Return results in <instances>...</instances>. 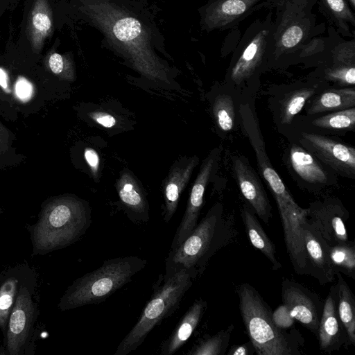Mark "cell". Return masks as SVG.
<instances>
[{
  "label": "cell",
  "instance_id": "6da1fadb",
  "mask_svg": "<svg viewBox=\"0 0 355 355\" xmlns=\"http://www.w3.org/2000/svg\"><path fill=\"white\" fill-rule=\"evenodd\" d=\"M232 215L225 216L223 206L214 204L188 236L165 260V272L187 270L193 281L201 276L211 258L236 237Z\"/></svg>",
  "mask_w": 355,
  "mask_h": 355
},
{
  "label": "cell",
  "instance_id": "7a4b0ae2",
  "mask_svg": "<svg viewBox=\"0 0 355 355\" xmlns=\"http://www.w3.org/2000/svg\"><path fill=\"white\" fill-rule=\"evenodd\" d=\"M240 313L257 355H301L304 339L295 328L287 331L275 322L268 304L247 283L236 288Z\"/></svg>",
  "mask_w": 355,
  "mask_h": 355
},
{
  "label": "cell",
  "instance_id": "3957f363",
  "mask_svg": "<svg viewBox=\"0 0 355 355\" xmlns=\"http://www.w3.org/2000/svg\"><path fill=\"white\" fill-rule=\"evenodd\" d=\"M193 282L185 269L160 275L139 320L119 344L114 355H127L137 349L148 334L177 310Z\"/></svg>",
  "mask_w": 355,
  "mask_h": 355
},
{
  "label": "cell",
  "instance_id": "277c9868",
  "mask_svg": "<svg viewBox=\"0 0 355 355\" xmlns=\"http://www.w3.org/2000/svg\"><path fill=\"white\" fill-rule=\"evenodd\" d=\"M146 259L137 256L104 261L97 269L77 279L63 296L62 310L99 304L129 282L146 266Z\"/></svg>",
  "mask_w": 355,
  "mask_h": 355
},
{
  "label": "cell",
  "instance_id": "5b68a950",
  "mask_svg": "<svg viewBox=\"0 0 355 355\" xmlns=\"http://www.w3.org/2000/svg\"><path fill=\"white\" fill-rule=\"evenodd\" d=\"M92 223L87 202L71 196L51 200L42 211L34 231L37 249L51 250L68 245L84 234Z\"/></svg>",
  "mask_w": 355,
  "mask_h": 355
},
{
  "label": "cell",
  "instance_id": "8992f818",
  "mask_svg": "<svg viewBox=\"0 0 355 355\" xmlns=\"http://www.w3.org/2000/svg\"><path fill=\"white\" fill-rule=\"evenodd\" d=\"M89 15L125 50L141 51L146 47L147 35L137 17L103 2L89 3Z\"/></svg>",
  "mask_w": 355,
  "mask_h": 355
},
{
  "label": "cell",
  "instance_id": "52a82bcc",
  "mask_svg": "<svg viewBox=\"0 0 355 355\" xmlns=\"http://www.w3.org/2000/svg\"><path fill=\"white\" fill-rule=\"evenodd\" d=\"M240 115L243 128L254 150L260 173L270 187L276 203L294 201L269 160L257 116L248 104L241 105Z\"/></svg>",
  "mask_w": 355,
  "mask_h": 355
},
{
  "label": "cell",
  "instance_id": "ba28073f",
  "mask_svg": "<svg viewBox=\"0 0 355 355\" xmlns=\"http://www.w3.org/2000/svg\"><path fill=\"white\" fill-rule=\"evenodd\" d=\"M282 298L290 316L317 335L323 308L317 293L295 281L284 278Z\"/></svg>",
  "mask_w": 355,
  "mask_h": 355
},
{
  "label": "cell",
  "instance_id": "9c48e42d",
  "mask_svg": "<svg viewBox=\"0 0 355 355\" xmlns=\"http://www.w3.org/2000/svg\"><path fill=\"white\" fill-rule=\"evenodd\" d=\"M349 215L342 203L334 199L315 202L307 208L306 222L328 244H346L349 240L345 222Z\"/></svg>",
  "mask_w": 355,
  "mask_h": 355
},
{
  "label": "cell",
  "instance_id": "30bf717a",
  "mask_svg": "<svg viewBox=\"0 0 355 355\" xmlns=\"http://www.w3.org/2000/svg\"><path fill=\"white\" fill-rule=\"evenodd\" d=\"M219 152L215 148L203 160L191 189L182 219L175 232L171 250H174L188 236L198 224L208 182L216 167Z\"/></svg>",
  "mask_w": 355,
  "mask_h": 355
},
{
  "label": "cell",
  "instance_id": "8fae6325",
  "mask_svg": "<svg viewBox=\"0 0 355 355\" xmlns=\"http://www.w3.org/2000/svg\"><path fill=\"white\" fill-rule=\"evenodd\" d=\"M302 143L326 164L347 177L355 174V149L324 135L302 132Z\"/></svg>",
  "mask_w": 355,
  "mask_h": 355
},
{
  "label": "cell",
  "instance_id": "7c38bea8",
  "mask_svg": "<svg viewBox=\"0 0 355 355\" xmlns=\"http://www.w3.org/2000/svg\"><path fill=\"white\" fill-rule=\"evenodd\" d=\"M302 232L309 275L315 278L320 285L332 283L336 272L329 254L330 245L306 219L302 223Z\"/></svg>",
  "mask_w": 355,
  "mask_h": 355
},
{
  "label": "cell",
  "instance_id": "4fadbf2b",
  "mask_svg": "<svg viewBox=\"0 0 355 355\" xmlns=\"http://www.w3.org/2000/svg\"><path fill=\"white\" fill-rule=\"evenodd\" d=\"M320 349L331 353L338 351L345 345H351L337 310L336 286H331L323 304L317 333Z\"/></svg>",
  "mask_w": 355,
  "mask_h": 355
},
{
  "label": "cell",
  "instance_id": "5bb4252c",
  "mask_svg": "<svg viewBox=\"0 0 355 355\" xmlns=\"http://www.w3.org/2000/svg\"><path fill=\"white\" fill-rule=\"evenodd\" d=\"M233 168L242 195L263 222L268 223L272 216L271 206L253 168L240 157L233 158Z\"/></svg>",
  "mask_w": 355,
  "mask_h": 355
},
{
  "label": "cell",
  "instance_id": "9a60e30c",
  "mask_svg": "<svg viewBox=\"0 0 355 355\" xmlns=\"http://www.w3.org/2000/svg\"><path fill=\"white\" fill-rule=\"evenodd\" d=\"M199 158L182 157L171 166L163 186L164 214L163 220L168 223L176 211L180 196L187 187Z\"/></svg>",
  "mask_w": 355,
  "mask_h": 355
},
{
  "label": "cell",
  "instance_id": "2e32d148",
  "mask_svg": "<svg viewBox=\"0 0 355 355\" xmlns=\"http://www.w3.org/2000/svg\"><path fill=\"white\" fill-rule=\"evenodd\" d=\"M30 294L21 289L12 309L7 334V349L10 354L19 353L28 336L33 315Z\"/></svg>",
  "mask_w": 355,
  "mask_h": 355
},
{
  "label": "cell",
  "instance_id": "e0dca14e",
  "mask_svg": "<svg viewBox=\"0 0 355 355\" xmlns=\"http://www.w3.org/2000/svg\"><path fill=\"white\" fill-rule=\"evenodd\" d=\"M116 190L125 211L132 222L148 221L147 198L131 172L126 170L121 173L116 183Z\"/></svg>",
  "mask_w": 355,
  "mask_h": 355
},
{
  "label": "cell",
  "instance_id": "ac0fdd59",
  "mask_svg": "<svg viewBox=\"0 0 355 355\" xmlns=\"http://www.w3.org/2000/svg\"><path fill=\"white\" fill-rule=\"evenodd\" d=\"M261 0H214L207 8L205 23L209 29L223 28L244 17Z\"/></svg>",
  "mask_w": 355,
  "mask_h": 355
},
{
  "label": "cell",
  "instance_id": "d6986e66",
  "mask_svg": "<svg viewBox=\"0 0 355 355\" xmlns=\"http://www.w3.org/2000/svg\"><path fill=\"white\" fill-rule=\"evenodd\" d=\"M207 306V302L201 298L193 303L169 338L161 344L160 354L172 355L184 345L199 324Z\"/></svg>",
  "mask_w": 355,
  "mask_h": 355
},
{
  "label": "cell",
  "instance_id": "ffe728a7",
  "mask_svg": "<svg viewBox=\"0 0 355 355\" xmlns=\"http://www.w3.org/2000/svg\"><path fill=\"white\" fill-rule=\"evenodd\" d=\"M269 36V30H261L248 44L232 69V81L241 83L254 73L263 58Z\"/></svg>",
  "mask_w": 355,
  "mask_h": 355
},
{
  "label": "cell",
  "instance_id": "44dd1931",
  "mask_svg": "<svg viewBox=\"0 0 355 355\" xmlns=\"http://www.w3.org/2000/svg\"><path fill=\"white\" fill-rule=\"evenodd\" d=\"M241 217L251 244L268 259L273 270L280 269L282 263L277 257L274 243L265 232L254 211L243 205L241 208Z\"/></svg>",
  "mask_w": 355,
  "mask_h": 355
},
{
  "label": "cell",
  "instance_id": "7402d4cb",
  "mask_svg": "<svg viewBox=\"0 0 355 355\" xmlns=\"http://www.w3.org/2000/svg\"><path fill=\"white\" fill-rule=\"evenodd\" d=\"M47 0H35L30 13L27 31L35 51H40L53 29V17Z\"/></svg>",
  "mask_w": 355,
  "mask_h": 355
},
{
  "label": "cell",
  "instance_id": "603a6c76",
  "mask_svg": "<svg viewBox=\"0 0 355 355\" xmlns=\"http://www.w3.org/2000/svg\"><path fill=\"white\" fill-rule=\"evenodd\" d=\"M338 282L337 310L351 345H355V300L354 294L342 274L336 273Z\"/></svg>",
  "mask_w": 355,
  "mask_h": 355
},
{
  "label": "cell",
  "instance_id": "cb8c5ba5",
  "mask_svg": "<svg viewBox=\"0 0 355 355\" xmlns=\"http://www.w3.org/2000/svg\"><path fill=\"white\" fill-rule=\"evenodd\" d=\"M290 162L297 174L311 183L324 184L327 173L316 159L301 147L294 144L290 150Z\"/></svg>",
  "mask_w": 355,
  "mask_h": 355
},
{
  "label": "cell",
  "instance_id": "d4e9b609",
  "mask_svg": "<svg viewBox=\"0 0 355 355\" xmlns=\"http://www.w3.org/2000/svg\"><path fill=\"white\" fill-rule=\"evenodd\" d=\"M355 105L354 88L331 89L318 96L308 110L309 114L330 110H340Z\"/></svg>",
  "mask_w": 355,
  "mask_h": 355
},
{
  "label": "cell",
  "instance_id": "484cf974",
  "mask_svg": "<svg viewBox=\"0 0 355 355\" xmlns=\"http://www.w3.org/2000/svg\"><path fill=\"white\" fill-rule=\"evenodd\" d=\"M234 325L202 339L187 354L189 355H224L226 354Z\"/></svg>",
  "mask_w": 355,
  "mask_h": 355
},
{
  "label": "cell",
  "instance_id": "4316f807",
  "mask_svg": "<svg viewBox=\"0 0 355 355\" xmlns=\"http://www.w3.org/2000/svg\"><path fill=\"white\" fill-rule=\"evenodd\" d=\"M329 254L336 272L355 279V246L353 242L330 245Z\"/></svg>",
  "mask_w": 355,
  "mask_h": 355
},
{
  "label": "cell",
  "instance_id": "83f0119b",
  "mask_svg": "<svg viewBox=\"0 0 355 355\" xmlns=\"http://www.w3.org/2000/svg\"><path fill=\"white\" fill-rule=\"evenodd\" d=\"M313 124L319 128L333 130H349L354 128V107L338 110L315 119Z\"/></svg>",
  "mask_w": 355,
  "mask_h": 355
},
{
  "label": "cell",
  "instance_id": "f1b7e54d",
  "mask_svg": "<svg viewBox=\"0 0 355 355\" xmlns=\"http://www.w3.org/2000/svg\"><path fill=\"white\" fill-rule=\"evenodd\" d=\"M213 114L218 127L223 131H230L234 125L235 107L232 97L218 95L213 105Z\"/></svg>",
  "mask_w": 355,
  "mask_h": 355
},
{
  "label": "cell",
  "instance_id": "f546056e",
  "mask_svg": "<svg viewBox=\"0 0 355 355\" xmlns=\"http://www.w3.org/2000/svg\"><path fill=\"white\" fill-rule=\"evenodd\" d=\"M314 93L315 90L312 88H303L291 93L285 99L282 108V123L290 124L294 116L302 110L306 101Z\"/></svg>",
  "mask_w": 355,
  "mask_h": 355
},
{
  "label": "cell",
  "instance_id": "4dcf8cb0",
  "mask_svg": "<svg viewBox=\"0 0 355 355\" xmlns=\"http://www.w3.org/2000/svg\"><path fill=\"white\" fill-rule=\"evenodd\" d=\"M328 13L338 26L347 31V23L355 26L354 15L345 0H321Z\"/></svg>",
  "mask_w": 355,
  "mask_h": 355
},
{
  "label": "cell",
  "instance_id": "1f68e13d",
  "mask_svg": "<svg viewBox=\"0 0 355 355\" xmlns=\"http://www.w3.org/2000/svg\"><path fill=\"white\" fill-rule=\"evenodd\" d=\"M17 281L8 279L0 288V327L5 328L17 295Z\"/></svg>",
  "mask_w": 355,
  "mask_h": 355
},
{
  "label": "cell",
  "instance_id": "d6a6232c",
  "mask_svg": "<svg viewBox=\"0 0 355 355\" xmlns=\"http://www.w3.org/2000/svg\"><path fill=\"white\" fill-rule=\"evenodd\" d=\"M305 31L299 22L292 23L284 29L279 38L280 50H291L298 46L304 40Z\"/></svg>",
  "mask_w": 355,
  "mask_h": 355
},
{
  "label": "cell",
  "instance_id": "836d02e7",
  "mask_svg": "<svg viewBox=\"0 0 355 355\" xmlns=\"http://www.w3.org/2000/svg\"><path fill=\"white\" fill-rule=\"evenodd\" d=\"M325 78L343 85H354L355 67L348 64H334L325 70Z\"/></svg>",
  "mask_w": 355,
  "mask_h": 355
},
{
  "label": "cell",
  "instance_id": "e575fe53",
  "mask_svg": "<svg viewBox=\"0 0 355 355\" xmlns=\"http://www.w3.org/2000/svg\"><path fill=\"white\" fill-rule=\"evenodd\" d=\"M47 64L51 71L62 78L72 80L73 73L69 61L62 55L53 53L49 55Z\"/></svg>",
  "mask_w": 355,
  "mask_h": 355
},
{
  "label": "cell",
  "instance_id": "d590c367",
  "mask_svg": "<svg viewBox=\"0 0 355 355\" xmlns=\"http://www.w3.org/2000/svg\"><path fill=\"white\" fill-rule=\"evenodd\" d=\"M350 46V44H345L336 50L334 53V64L354 65V44L351 48Z\"/></svg>",
  "mask_w": 355,
  "mask_h": 355
},
{
  "label": "cell",
  "instance_id": "8d00e7d4",
  "mask_svg": "<svg viewBox=\"0 0 355 355\" xmlns=\"http://www.w3.org/2000/svg\"><path fill=\"white\" fill-rule=\"evenodd\" d=\"M16 94L23 101H28L33 92L32 84L25 78L19 77L15 84Z\"/></svg>",
  "mask_w": 355,
  "mask_h": 355
},
{
  "label": "cell",
  "instance_id": "74e56055",
  "mask_svg": "<svg viewBox=\"0 0 355 355\" xmlns=\"http://www.w3.org/2000/svg\"><path fill=\"white\" fill-rule=\"evenodd\" d=\"M92 119L97 123L105 128H112L116 124V119L109 113L105 112H93L89 114Z\"/></svg>",
  "mask_w": 355,
  "mask_h": 355
},
{
  "label": "cell",
  "instance_id": "f35d334b",
  "mask_svg": "<svg viewBox=\"0 0 355 355\" xmlns=\"http://www.w3.org/2000/svg\"><path fill=\"white\" fill-rule=\"evenodd\" d=\"M84 156L93 174L97 175L99 169L100 159L96 151L92 148H87L85 150Z\"/></svg>",
  "mask_w": 355,
  "mask_h": 355
},
{
  "label": "cell",
  "instance_id": "ab89813d",
  "mask_svg": "<svg viewBox=\"0 0 355 355\" xmlns=\"http://www.w3.org/2000/svg\"><path fill=\"white\" fill-rule=\"evenodd\" d=\"M227 355H253L255 354L254 348L249 341L243 345H233L226 353Z\"/></svg>",
  "mask_w": 355,
  "mask_h": 355
},
{
  "label": "cell",
  "instance_id": "60d3db41",
  "mask_svg": "<svg viewBox=\"0 0 355 355\" xmlns=\"http://www.w3.org/2000/svg\"><path fill=\"white\" fill-rule=\"evenodd\" d=\"M8 138L9 132L7 128L0 122V153L7 150Z\"/></svg>",
  "mask_w": 355,
  "mask_h": 355
},
{
  "label": "cell",
  "instance_id": "b9f144b4",
  "mask_svg": "<svg viewBox=\"0 0 355 355\" xmlns=\"http://www.w3.org/2000/svg\"><path fill=\"white\" fill-rule=\"evenodd\" d=\"M0 85L3 89H8V75L2 68H0Z\"/></svg>",
  "mask_w": 355,
  "mask_h": 355
},
{
  "label": "cell",
  "instance_id": "7bdbcfd3",
  "mask_svg": "<svg viewBox=\"0 0 355 355\" xmlns=\"http://www.w3.org/2000/svg\"><path fill=\"white\" fill-rule=\"evenodd\" d=\"M351 6L354 9L355 8V0H348Z\"/></svg>",
  "mask_w": 355,
  "mask_h": 355
}]
</instances>
